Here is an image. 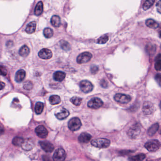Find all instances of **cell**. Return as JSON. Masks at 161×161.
Masks as SVG:
<instances>
[{
    "label": "cell",
    "instance_id": "cell-1",
    "mask_svg": "<svg viewBox=\"0 0 161 161\" xmlns=\"http://www.w3.org/2000/svg\"><path fill=\"white\" fill-rule=\"evenodd\" d=\"M91 145L99 149H106L110 145L111 142L106 138H96L93 140L91 142Z\"/></svg>",
    "mask_w": 161,
    "mask_h": 161
},
{
    "label": "cell",
    "instance_id": "cell-2",
    "mask_svg": "<svg viewBox=\"0 0 161 161\" xmlns=\"http://www.w3.org/2000/svg\"><path fill=\"white\" fill-rule=\"evenodd\" d=\"M145 147L149 152H155L160 148V142L157 140H151L146 143Z\"/></svg>",
    "mask_w": 161,
    "mask_h": 161
},
{
    "label": "cell",
    "instance_id": "cell-3",
    "mask_svg": "<svg viewBox=\"0 0 161 161\" xmlns=\"http://www.w3.org/2000/svg\"><path fill=\"white\" fill-rule=\"evenodd\" d=\"M82 124L79 118L74 117L70 120L68 122V127L70 130L73 131H77L80 128Z\"/></svg>",
    "mask_w": 161,
    "mask_h": 161
},
{
    "label": "cell",
    "instance_id": "cell-4",
    "mask_svg": "<svg viewBox=\"0 0 161 161\" xmlns=\"http://www.w3.org/2000/svg\"><path fill=\"white\" fill-rule=\"evenodd\" d=\"M92 58V55L90 53L84 52L77 56V61L79 64H84L90 61Z\"/></svg>",
    "mask_w": 161,
    "mask_h": 161
},
{
    "label": "cell",
    "instance_id": "cell-5",
    "mask_svg": "<svg viewBox=\"0 0 161 161\" xmlns=\"http://www.w3.org/2000/svg\"><path fill=\"white\" fill-rule=\"evenodd\" d=\"M114 99L118 103H121L122 104H126L131 101V98L129 95L118 93L114 95Z\"/></svg>",
    "mask_w": 161,
    "mask_h": 161
},
{
    "label": "cell",
    "instance_id": "cell-6",
    "mask_svg": "<svg viewBox=\"0 0 161 161\" xmlns=\"http://www.w3.org/2000/svg\"><path fill=\"white\" fill-rule=\"evenodd\" d=\"M104 103L101 99L99 98L95 97L91 99L88 102V106L89 108L92 109H99L103 106Z\"/></svg>",
    "mask_w": 161,
    "mask_h": 161
},
{
    "label": "cell",
    "instance_id": "cell-7",
    "mask_svg": "<svg viewBox=\"0 0 161 161\" xmlns=\"http://www.w3.org/2000/svg\"><path fill=\"white\" fill-rule=\"evenodd\" d=\"M81 91L84 93H88L93 89V85L88 80H82L79 84Z\"/></svg>",
    "mask_w": 161,
    "mask_h": 161
},
{
    "label": "cell",
    "instance_id": "cell-8",
    "mask_svg": "<svg viewBox=\"0 0 161 161\" xmlns=\"http://www.w3.org/2000/svg\"><path fill=\"white\" fill-rule=\"evenodd\" d=\"M66 154L64 150L58 149L55 151L53 154V161H64L66 158Z\"/></svg>",
    "mask_w": 161,
    "mask_h": 161
},
{
    "label": "cell",
    "instance_id": "cell-9",
    "mask_svg": "<svg viewBox=\"0 0 161 161\" xmlns=\"http://www.w3.org/2000/svg\"><path fill=\"white\" fill-rule=\"evenodd\" d=\"M35 132L37 136L41 138H46L48 134L47 129L44 126L40 125L36 128Z\"/></svg>",
    "mask_w": 161,
    "mask_h": 161
},
{
    "label": "cell",
    "instance_id": "cell-10",
    "mask_svg": "<svg viewBox=\"0 0 161 161\" xmlns=\"http://www.w3.org/2000/svg\"><path fill=\"white\" fill-rule=\"evenodd\" d=\"M38 56L44 60H48L51 59L53 56L52 51L48 49L44 48L41 50L38 53Z\"/></svg>",
    "mask_w": 161,
    "mask_h": 161
},
{
    "label": "cell",
    "instance_id": "cell-11",
    "mask_svg": "<svg viewBox=\"0 0 161 161\" xmlns=\"http://www.w3.org/2000/svg\"><path fill=\"white\" fill-rule=\"evenodd\" d=\"M39 144L41 147L46 152L51 153L53 151L55 147L52 144L47 141H40Z\"/></svg>",
    "mask_w": 161,
    "mask_h": 161
},
{
    "label": "cell",
    "instance_id": "cell-12",
    "mask_svg": "<svg viewBox=\"0 0 161 161\" xmlns=\"http://www.w3.org/2000/svg\"><path fill=\"white\" fill-rule=\"evenodd\" d=\"M153 105L152 103L150 102H145L144 103L143 106V112L146 115H150L152 114L153 112Z\"/></svg>",
    "mask_w": 161,
    "mask_h": 161
},
{
    "label": "cell",
    "instance_id": "cell-13",
    "mask_svg": "<svg viewBox=\"0 0 161 161\" xmlns=\"http://www.w3.org/2000/svg\"><path fill=\"white\" fill-rule=\"evenodd\" d=\"M34 146L35 144L33 141L30 138H29L24 140L21 146L22 149L25 151H30L34 148Z\"/></svg>",
    "mask_w": 161,
    "mask_h": 161
},
{
    "label": "cell",
    "instance_id": "cell-14",
    "mask_svg": "<svg viewBox=\"0 0 161 161\" xmlns=\"http://www.w3.org/2000/svg\"><path fill=\"white\" fill-rule=\"evenodd\" d=\"M140 129L138 126H133L129 130L128 134L131 138H135L140 134Z\"/></svg>",
    "mask_w": 161,
    "mask_h": 161
},
{
    "label": "cell",
    "instance_id": "cell-15",
    "mask_svg": "<svg viewBox=\"0 0 161 161\" xmlns=\"http://www.w3.org/2000/svg\"><path fill=\"white\" fill-rule=\"evenodd\" d=\"M92 136L88 133L86 132L81 133L79 136V141L82 143H88L91 139Z\"/></svg>",
    "mask_w": 161,
    "mask_h": 161
},
{
    "label": "cell",
    "instance_id": "cell-16",
    "mask_svg": "<svg viewBox=\"0 0 161 161\" xmlns=\"http://www.w3.org/2000/svg\"><path fill=\"white\" fill-rule=\"evenodd\" d=\"M69 115H70V113L65 108H62L60 112L55 114V116L58 119L62 120L67 118Z\"/></svg>",
    "mask_w": 161,
    "mask_h": 161
},
{
    "label": "cell",
    "instance_id": "cell-17",
    "mask_svg": "<svg viewBox=\"0 0 161 161\" xmlns=\"http://www.w3.org/2000/svg\"><path fill=\"white\" fill-rule=\"evenodd\" d=\"M26 75V72L24 70H18L15 74V79L16 81L17 82H20L23 81L25 78Z\"/></svg>",
    "mask_w": 161,
    "mask_h": 161
},
{
    "label": "cell",
    "instance_id": "cell-18",
    "mask_svg": "<svg viewBox=\"0 0 161 161\" xmlns=\"http://www.w3.org/2000/svg\"><path fill=\"white\" fill-rule=\"evenodd\" d=\"M66 74L61 71H56L53 74V77L55 81L61 82L64 79Z\"/></svg>",
    "mask_w": 161,
    "mask_h": 161
},
{
    "label": "cell",
    "instance_id": "cell-19",
    "mask_svg": "<svg viewBox=\"0 0 161 161\" xmlns=\"http://www.w3.org/2000/svg\"><path fill=\"white\" fill-rule=\"evenodd\" d=\"M36 26L37 24L36 22H31L27 25V28H26V32L29 34L34 33L36 30Z\"/></svg>",
    "mask_w": 161,
    "mask_h": 161
},
{
    "label": "cell",
    "instance_id": "cell-20",
    "mask_svg": "<svg viewBox=\"0 0 161 161\" xmlns=\"http://www.w3.org/2000/svg\"><path fill=\"white\" fill-rule=\"evenodd\" d=\"M19 53V55L22 57H27L30 53V49L28 46L24 45L20 48Z\"/></svg>",
    "mask_w": 161,
    "mask_h": 161
},
{
    "label": "cell",
    "instance_id": "cell-21",
    "mask_svg": "<svg viewBox=\"0 0 161 161\" xmlns=\"http://www.w3.org/2000/svg\"><path fill=\"white\" fill-rule=\"evenodd\" d=\"M43 12V3L42 1H39L37 3L36 8L35 9L34 13L35 15L38 16L42 14Z\"/></svg>",
    "mask_w": 161,
    "mask_h": 161
},
{
    "label": "cell",
    "instance_id": "cell-22",
    "mask_svg": "<svg viewBox=\"0 0 161 161\" xmlns=\"http://www.w3.org/2000/svg\"><path fill=\"white\" fill-rule=\"evenodd\" d=\"M146 24L147 27L153 29H156L159 26V23L153 19H148L146 20Z\"/></svg>",
    "mask_w": 161,
    "mask_h": 161
},
{
    "label": "cell",
    "instance_id": "cell-23",
    "mask_svg": "<svg viewBox=\"0 0 161 161\" xmlns=\"http://www.w3.org/2000/svg\"><path fill=\"white\" fill-rule=\"evenodd\" d=\"M51 22L53 27L56 28L59 27L61 24V18L58 16H53L51 18Z\"/></svg>",
    "mask_w": 161,
    "mask_h": 161
},
{
    "label": "cell",
    "instance_id": "cell-24",
    "mask_svg": "<svg viewBox=\"0 0 161 161\" xmlns=\"http://www.w3.org/2000/svg\"><path fill=\"white\" fill-rule=\"evenodd\" d=\"M50 103L52 105H56L61 103V98L57 95H51L49 98Z\"/></svg>",
    "mask_w": 161,
    "mask_h": 161
},
{
    "label": "cell",
    "instance_id": "cell-25",
    "mask_svg": "<svg viewBox=\"0 0 161 161\" xmlns=\"http://www.w3.org/2000/svg\"><path fill=\"white\" fill-rule=\"evenodd\" d=\"M159 127V125L158 123H155V124L152 126L148 131L149 136H153V135L155 134V133H156L158 130Z\"/></svg>",
    "mask_w": 161,
    "mask_h": 161
},
{
    "label": "cell",
    "instance_id": "cell-26",
    "mask_svg": "<svg viewBox=\"0 0 161 161\" xmlns=\"http://www.w3.org/2000/svg\"><path fill=\"white\" fill-rule=\"evenodd\" d=\"M44 108V104L42 102H37L35 105V110L37 114H40L42 113Z\"/></svg>",
    "mask_w": 161,
    "mask_h": 161
},
{
    "label": "cell",
    "instance_id": "cell-27",
    "mask_svg": "<svg viewBox=\"0 0 161 161\" xmlns=\"http://www.w3.org/2000/svg\"><path fill=\"white\" fill-rule=\"evenodd\" d=\"M146 158V155L143 153H140L135 156H131L129 158L130 161H142Z\"/></svg>",
    "mask_w": 161,
    "mask_h": 161
},
{
    "label": "cell",
    "instance_id": "cell-28",
    "mask_svg": "<svg viewBox=\"0 0 161 161\" xmlns=\"http://www.w3.org/2000/svg\"><path fill=\"white\" fill-rule=\"evenodd\" d=\"M24 140L22 138L19 137H15L12 140V144L14 146H21Z\"/></svg>",
    "mask_w": 161,
    "mask_h": 161
},
{
    "label": "cell",
    "instance_id": "cell-29",
    "mask_svg": "<svg viewBox=\"0 0 161 161\" xmlns=\"http://www.w3.org/2000/svg\"><path fill=\"white\" fill-rule=\"evenodd\" d=\"M70 101L74 105L78 106L81 104V103L82 101V99L81 98L79 97H73L71 98Z\"/></svg>",
    "mask_w": 161,
    "mask_h": 161
},
{
    "label": "cell",
    "instance_id": "cell-30",
    "mask_svg": "<svg viewBox=\"0 0 161 161\" xmlns=\"http://www.w3.org/2000/svg\"><path fill=\"white\" fill-rule=\"evenodd\" d=\"M44 35L46 38H50L53 36V30L49 28H46L44 30Z\"/></svg>",
    "mask_w": 161,
    "mask_h": 161
},
{
    "label": "cell",
    "instance_id": "cell-31",
    "mask_svg": "<svg viewBox=\"0 0 161 161\" xmlns=\"http://www.w3.org/2000/svg\"><path fill=\"white\" fill-rule=\"evenodd\" d=\"M60 46L62 49L65 51H68L70 49V45L68 42L66 41L61 40L60 41Z\"/></svg>",
    "mask_w": 161,
    "mask_h": 161
},
{
    "label": "cell",
    "instance_id": "cell-32",
    "mask_svg": "<svg viewBox=\"0 0 161 161\" xmlns=\"http://www.w3.org/2000/svg\"><path fill=\"white\" fill-rule=\"evenodd\" d=\"M109 40V37L107 35H104L100 37L97 41V43L98 44H104L106 43Z\"/></svg>",
    "mask_w": 161,
    "mask_h": 161
},
{
    "label": "cell",
    "instance_id": "cell-33",
    "mask_svg": "<svg viewBox=\"0 0 161 161\" xmlns=\"http://www.w3.org/2000/svg\"><path fill=\"white\" fill-rule=\"evenodd\" d=\"M155 3V1L153 0H149V1H145L144 3L143 6V8L144 10H147L149 9L151 6H152L153 3Z\"/></svg>",
    "mask_w": 161,
    "mask_h": 161
},
{
    "label": "cell",
    "instance_id": "cell-34",
    "mask_svg": "<svg viewBox=\"0 0 161 161\" xmlns=\"http://www.w3.org/2000/svg\"><path fill=\"white\" fill-rule=\"evenodd\" d=\"M33 87V83L30 80H27V81H25L24 83V85H23V88L26 90H31V89H32Z\"/></svg>",
    "mask_w": 161,
    "mask_h": 161
},
{
    "label": "cell",
    "instance_id": "cell-35",
    "mask_svg": "<svg viewBox=\"0 0 161 161\" xmlns=\"http://www.w3.org/2000/svg\"><path fill=\"white\" fill-rule=\"evenodd\" d=\"M157 60H156L155 63V70L157 71L160 70H161V57H160V54L158 55V56L157 57Z\"/></svg>",
    "mask_w": 161,
    "mask_h": 161
},
{
    "label": "cell",
    "instance_id": "cell-36",
    "mask_svg": "<svg viewBox=\"0 0 161 161\" xmlns=\"http://www.w3.org/2000/svg\"><path fill=\"white\" fill-rule=\"evenodd\" d=\"M146 48L149 49H150V50H146L147 53H149L150 55H151V53H152V54L153 53L154 54V53L155 52V50H156V48H155V45H153V44L147 45V46H146Z\"/></svg>",
    "mask_w": 161,
    "mask_h": 161
},
{
    "label": "cell",
    "instance_id": "cell-37",
    "mask_svg": "<svg viewBox=\"0 0 161 161\" xmlns=\"http://www.w3.org/2000/svg\"><path fill=\"white\" fill-rule=\"evenodd\" d=\"M7 74V70L6 68L3 66H0V74L5 76Z\"/></svg>",
    "mask_w": 161,
    "mask_h": 161
},
{
    "label": "cell",
    "instance_id": "cell-38",
    "mask_svg": "<svg viewBox=\"0 0 161 161\" xmlns=\"http://www.w3.org/2000/svg\"><path fill=\"white\" fill-rule=\"evenodd\" d=\"M98 67L97 66H95V65H93L91 66V68H90V71L92 73L95 74L97 73L98 71Z\"/></svg>",
    "mask_w": 161,
    "mask_h": 161
},
{
    "label": "cell",
    "instance_id": "cell-39",
    "mask_svg": "<svg viewBox=\"0 0 161 161\" xmlns=\"http://www.w3.org/2000/svg\"><path fill=\"white\" fill-rule=\"evenodd\" d=\"M100 85L103 88H107L108 86V83L107 82L106 80L103 79L101 81Z\"/></svg>",
    "mask_w": 161,
    "mask_h": 161
},
{
    "label": "cell",
    "instance_id": "cell-40",
    "mask_svg": "<svg viewBox=\"0 0 161 161\" xmlns=\"http://www.w3.org/2000/svg\"><path fill=\"white\" fill-rule=\"evenodd\" d=\"M155 80L157 81V83H158L159 85L160 86V83H161V76L160 74H158L156 75L155 77Z\"/></svg>",
    "mask_w": 161,
    "mask_h": 161
},
{
    "label": "cell",
    "instance_id": "cell-41",
    "mask_svg": "<svg viewBox=\"0 0 161 161\" xmlns=\"http://www.w3.org/2000/svg\"><path fill=\"white\" fill-rule=\"evenodd\" d=\"M156 7H157V10L159 13H161V1H159L158 3L156 4Z\"/></svg>",
    "mask_w": 161,
    "mask_h": 161
},
{
    "label": "cell",
    "instance_id": "cell-42",
    "mask_svg": "<svg viewBox=\"0 0 161 161\" xmlns=\"http://www.w3.org/2000/svg\"><path fill=\"white\" fill-rule=\"evenodd\" d=\"M5 84L3 82L0 81V90H2L5 87Z\"/></svg>",
    "mask_w": 161,
    "mask_h": 161
},
{
    "label": "cell",
    "instance_id": "cell-43",
    "mask_svg": "<svg viewBox=\"0 0 161 161\" xmlns=\"http://www.w3.org/2000/svg\"><path fill=\"white\" fill-rule=\"evenodd\" d=\"M4 129L3 127L1 126H0V135L3 134V133H4Z\"/></svg>",
    "mask_w": 161,
    "mask_h": 161
}]
</instances>
